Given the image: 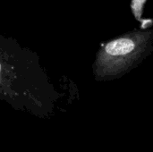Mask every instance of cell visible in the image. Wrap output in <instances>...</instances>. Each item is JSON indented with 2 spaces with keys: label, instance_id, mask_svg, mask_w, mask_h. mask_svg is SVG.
Wrapping results in <instances>:
<instances>
[{
  "label": "cell",
  "instance_id": "1",
  "mask_svg": "<svg viewBox=\"0 0 153 152\" xmlns=\"http://www.w3.org/2000/svg\"><path fill=\"white\" fill-rule=\"evenodd\" d=\"M38 58L14 39L0 36V95L13 102L30 101L41 108L42 73Z\"/></svg>",
  "mask_w": 153,
  "mask_h": 152
},
{
  "label": "cell",
  "instance_id": "2",
  "mask_svg": "<svg viewBox=\"0 0 153 152\" xmlns=\"http://www.w3.org/2000/svg\"><path fill=\"white\" fill-rule=\"evenodd\" d=\"M153 51V30H133L105 43L93 64L96 81H112L139 65Z\"/></svg>",
  "mask_w": 153,
  "mask_h": 152
},
{
  "label": "cell",
  "instance_id": "3",
  "mask_svg": "<svg viewBox=\"0 0 153 152\" xmlns=\"http://www.w3.org/2000/svg\"><path fill=\"white\" fill-rule=\"evenodd\" d=\"M147 0H132L130 4L133 15L137 21H142V16L144 10V5Z\"/></svg>",
  "mask_w": 153,
  "mask_h": 152
}]
</instances>
